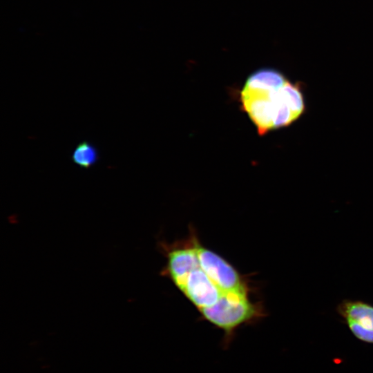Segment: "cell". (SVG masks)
<instances>
[{
	"instance_id": "1",
	"label": "cell",
	"mask_w": 373,
	"mask_h": 373,
	"mask_svg": "<svg viewBox=\"0 0 373 373\" xmlns=\"http://www.w3.org/2000/svg\"><path fill=\"white\" fill-rule=\"evenodd\" d=\"M239 101L260 136L288 126L305 110L300 83L289 82L272 68L251 74L240 91Z\"/></svg>"
},
{
	"instance_id": "2",
	"label": "cell",
	"mask_w": 373,
	"mask_h": 373,
	"mask_svg": "<svg viewBox=\"0 0 373 373\" xmlns=\"http://www.w3.org/2000/svg\"><path fill=\"white\" fill-rule=\"evenodd\" d=\"M198 310L205 321L223 332L222 345L225 349L231 343L239 327L265 316L260 305L249 298L248 291L223 292L215 304Z\"/></svg>"
},
{
	"instance_id": "3",
	"label": "cell",
	"mask_w": 373,
	"mask_h": 373,
	"mask_svg": "<svg viewBox=\"0 0 373 373\" xmlns=\"http://www.w3.org/2000/svg\"><path fill=\"white\" fill-rule=\"evenodd\" d=\"M199 264L202 269L224 292L249 291L247 283L237 270L227 260L213 251L193 241Z\"/></svg>"
},
{
	"instance_id": "4",
	"label": "cell",
	"mask_w": 373,
	"mask_h": 373,
	"mask_svg": "<svg viewBox=\"0 0 373 373\" xmlns=\"http://www.w3.org/2000/svg\"><path fill=\"white\" fill-rule=\"evenodd\" d=\"M336 310L356 338L373 343V305L345 299L338 305Z\"/></svg>"
},
{
	"instance_id": "5",
	"label": "cell",
	"mask_w": 373,
	"mask_h": 373,
	"mask_svg": "<svg viewBox=\"0 0 373 373\" xmlns=\"http://www.w3.org/2000/svg\"><path fill=\"white\" fill-rule=\"evenodd\" d=\"M179 289L198 309L215 304L224 292L200 266L190 272Z\"/></svg>"
},
{
	"instance_id": "6",
	"label": "cell",
	"mask_w": 373,
	"mask_h": 373,
	"mask_svg": "<svg viewBox=\"0 0 373 373\" xmlns=\"http://www.w3.org/2000/svg\"><path fill=\"white\" fill-rule=\"evenodd\" d=\"M200 266L193 245L190 247L175 248L167 253L166 273L179 288L188 275Z\"/></svg>"
},
{
	"instance_id": "7",
	"label": "cell",
	"mask_w": 373,
	"mask_h": 373,
	"mask_svg": "<svg viewBox=\"0 0 373 373\" xmlns=\"http://www.w3.org/2000/svg\"><path fill=\"white\" fill-rule=\"evenodd\" d=\"M71 160L84 169H89L99 160V152L97 146L87 140L77 144L71 154Z\"/></svg>"
}]
</instances>
